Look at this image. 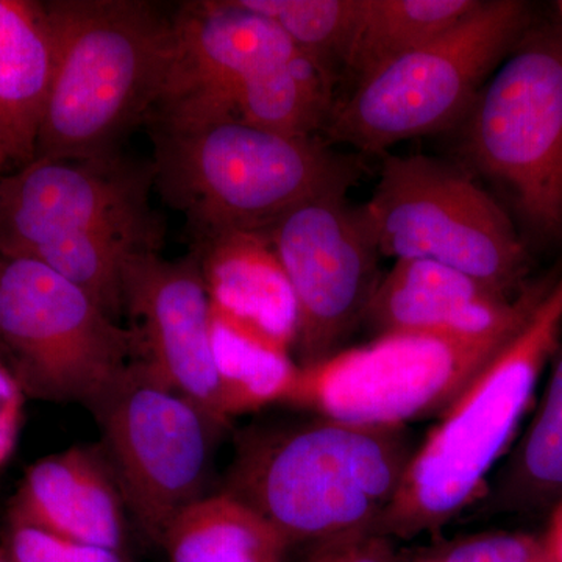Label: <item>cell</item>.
Returning <instances> with one entry per match:
<instances>
[{
    "label": "cell",
    "instance_id": "obj_29",
    "mask_svg": "<svg viewBox=\"0 0 562 562\" xmlns=\"http://www.w3.org/2000/svg\"><path fill=\"white\" fill-rule=\"evenodd\" d=\"M541 539L549 562H562V502L550 509L549 525Z\"/></svg>",
    "mask_w": 562,
    "mask_h": 562
},
{
    "label": "cell",
    "instance_id": "obj_14",
    "mask_svg": "<svg viewBox=\"0 0 562 562\" xmlns=\"http://www.w3.org/2000/svg\"><path fill=\"white\" fill-rule=\"evenodd\" d=\"M122 310L136 344V361L198 403L222 427L220 384L211 347V305L198 258L166 260L139 251L125 262Z\"/></svg>",
    "mask_w": 562,
    "mask_h": 562
},
{
    "label": "cell",
    "instance_id": "obj_1",
    "mask_svg": "<svg viewBox=\"0 0 562 562\" xmlns=\"http://www.w3.org/2000/svg\"><path fill=\"white\" fill-rule=\"evenodd\" d=\"M417 446L405 425L316 416L241 435L224 492L265 517L288 546L375 528Z\"/></svg>",
    "mask_w": 562,
    "mask_h": 562
},
{
    "label": "cell",
    "instance_id": "obj_19",
    "mask_svg": "<svg viewBox=\"0 0 562 562\" xmlns=\"http://www.w3.org/2000/svg\"><path fill=\"white\" fill-rule=\"evenodd\" d=\"M562 502V342L538 412L480 501L483 513H530Z\"/></svg>",
    "mask_w": 562,
    "mask_h": 562
},
{
    "label": "cell",
    "instance_id": "obj_8",
    "mask_svg": "<svg viewBox=\"0 0 562 562\" xmlns=\"http://www.w3.org/2000/svg\"><path fill=\"white\" fill-rule=\"evenodd\" d=\"M0 350L27 398L90 409L136 360L132 331L31 258L0 251Z\"/></svg>",
    "mask_w": 562,
    "mask_h": 562
},
{
    "label": "cell",
    "instance_id": "obj_26",
    "mask_svg": "<svg viewBox=\"0 0 562 562\" xmlns=\"http://www.w3.org/2000/svg\"><path fill=\"white\" fill-rule=\"evenodd\" d=\"M436 562H549L541 538L522 532L473 536L435 558Z\"/></svg>",
    "mask_w": 562,
    "mask_h": 562
},
{
    "label": "cell",
    "instance_id": "obj_11",
    "mask_svg": "<svg viewBox=\"0 0 562 562\" xmlns=\"http://www.w3.org/2000/svg\"><path fill=\"white\" fill-rule=\"evenodd\" d=\"M151 165L121 154L35 158L0 179V251L43 261L85 236L133 238L160 251L165 227L151 210Z\"/></svg>",
    "mask_w": 562,
    "mask_h": 562
},
{
    "label": "cell",
    "instance_id": "obj_13",
    "mask_svg": "<svg viewBox=\"0 0 562 562\" xmlns=\"http://www.w3.org/2000/svg\"><path fill=\"white\" fill-rule=\"evenodd\" d=\"M173 25L171 66L149 125L235 120L247 85L301 54L276 22L243 0L183 3L173 13Z\"/></svg>",
    "mask_w": 562,
    "mask_h": 562
},
{
    "label": "cell",
    "instance_id": "obj_24",
    "mask_svg": "<svg viewBox=\"0 0 562 562\" xmlns=\"http://www.w3.org/2000/svg\"><path fill=\"white\" fill-rule=\"evenodd\" d=\"M286 33L295 47L335 79L361 0H243Z\"/></svg>",
    "mask_w": 562,
    "mask_h": 562
},
{
    "label": "cell",
    "instance_id": "obj_12",
    "mask_svg": "<svg viewBox=\"0 0 562 562\" xmlns=\"http://www.w3.org/2000/svg\"><path fill=\"white\" fill-rule=\"evenodd\" d=\"M325 192L288 211L268 231L295 306L299 368L327 360L364 321L379 284V254L361 205Z\"/></svg>",
    "mask_w": 562,
    "mask_h": 562
},
{
    "label": "cell",
    "instance_id": "obj_5",
    "mask_svg": "<svg viewBox=\"0 0 562 562\" xmlns=\"http://www.w3.org/2000/svg\"><path fill=\"white\" fill-rule=\"evenodd\" d=\"M532 25L530 3L480 0L430 43L355 85L324 133L364 154L458 128L492 74Z\"/></svg>",
    "mask_w": 562,
    "mask_h": 562
},
{
    "label": "cell",
    "instance_id": "obj_2",
    "mask_svg": "<svg viewBox=\"0 0 562 562\" xmlns=\"http://www.w3.org/2000/svg\"><path fill=\"white\" fill-rule=\"evenodd\" d=\"M46 9L55 68L35 158L120 154L124 136L149 121L160 101L173 13L147 0H49Z\"/></svg>",
    "mask_w": 562,
    "mask_h": 562
},
{
    "label": "cell",
    "instance_id": "obj_16",
    "mask_svg": "<svg viewBox=\"0 0 562 562\" xmlns=\"http://www.w3.org/2000/svg\"><path fill=\"white\" fill-rule=\"evenodd\" d=\"M9 527L127 553V508L101 446H74L32 464L10 501Z\"/></svg>",
    "mask_w": 562,
    "mask_h": 562
},
{
    "label": "cell",
    "instance_id": "obj_3",
    "mask_svg": "<svg viewBox=\"0 0 562 562\" xmlns=\"http://www.w3.org/2000/svg\"><path fill=\"white\" fill-rule=\"evenodd\" d=\"M561 342L562 271L519 331L417 447L397 497L373 530L386 538H414L439 530L482 501L487 476L508 450Z\"/></svg>",
    "mask_w": 562,
    "mask_h": 562
},
{
    "label": "cell",
    "instance_id": "obj_18",
    "mask_svg": "<svg viewBox=\"0 0 562 562\" xmlns=\"http://www.w3.org/2000/svg\"><path fill=\"white\" fill-rule=\"evenodd\" d=\"M54 68L46 2L0 0V143L18 168L35 158Z\"/></svg>",
    "mask_w": 562,
    "mask_h": 562
},
{
    "label": "cell",
    "instance_id": "obj_25",
    "mask_svg": "<svg viewBox=\"0 0 562 562\" xmlns=\"http://www.w3.org/2000/svg\"><path fill=\"white\" fill-rule=\"evenodd\" d=\"M2 550L9 562H132L127 553L85 546L32 527H9Z\"/></svg>",
    "mask_w": 562,
    "mask_h": 562
},
{
    "label": "cell",
    "instance_id": "obj_9",
    "mask_svg": "<svg viewBox=\"0 0 562 562\" xmlns=\"http://www.w3.org/2000/svg\"><path fill=\"white\" fill-rule=\"evenodd\" d=\"M90 412L128 519L147 542L161 546L176 517L205 497L224 427L136 360Z\"/></svg>",
    "mask_w": 562,
    "mask_h": 562
},
{
    "label": "cell",
    "instance_id": "obj_28",
    "mask_svg": "<svg viewBox=\"0 0 562 562\" xmlns=\"http://www.w3.org/2000/svg\"><path fill=\"white\" fill-rule=\"evenodd\" d=\"M27 395L0 350V471L9 464L20 439Z\"/></svg>",
    "mask_w": 562,
    "mask_h": 562
},
{
    "label": "cell",
    "instance_id": "obj_7",
    "mask_svg": "<svg viewBox=\"0 0 562 562\" xmlns=\"http://www.w3.org/2000/svg\"><path fill=\"white\" fill-rule=\"evenodd\" d=\"M362 214L379 254L468 273L506 297L522 292L527 249L501 203L457 166L386 155Z\"/></svg>",
    "mask_w": 562,
    "mask_h": 562
},
{
    "label": "cell",
    "instance_id": "obj_17",
    "mask_svg": "<svg viewBox=\"0 0 562 562\" xmlns=\"http://www.w3.org/2000/svg\"><path fill=\"white\" fill-rule=\"evenodd\" d=\"M213 312L294 349L297 306L286 272L262 232H224L194 241Z\"/></svg>",
    "mask_w": 562,
    "mask_h": 562
},
{
    "label": "cell",
    "instance_id": "obj_10",
    "mask_svg": "<svg viewBox=\"0 0 562 562\" xmlns=\"http://www.w3.org/2000/svg\"><path fill=\"white\" fill-rule=\"evenodd\" d=\"M522 325L486 336H380L301 368L286 403L330 419L392 427L443 414Z\"/></svg>",
    "mask_w": 562,
    "mask_h": 562
},
{
    "label": "cell",
    "instance_id": "obj_15",
    "mask_svg": "<svg viewBox=\"0 0 562 562\" xmlns=\"http://www.w3.org/2000/svg\"><path fill=\"white\" fill-rule=\"evenodd\" d=\"M552 280V279H550ZM550 281L506 297L468 273L428 260H394L364 321L380 336H486L522 325Z\"/></svg>",
    "mask_w": 562,
    "mask_h": 562
},
{
    "label": "cell",
    "instance_id": "obj_27",
    "mask_svg": "<svg viewBox=\"0 0 562 562\" xmlns=\"http://www.w3.org/2000/svg\"><path fill=\"white\" fill-rule=\"evenodd\" d=\"M313 546L305 562H395L391 538L372 528L344 532Z\"/></svg>",
    "mask_w": 562,
    "mask_h": 562
},
{
    "label": "cell",
    "instance_id": "obj_22",
    "mask_svg": "<svg viewBox=\"0 0 562 562\" xmlns=\"http://www.w3.org/2000/svg\"><path fill=\"white\" fill-rule=\"evenodd\" d=\"M211 347L227 422L271 403H286L301 368L290 350L211 310Z\"/></svg>",
    "mask_w": 562,
    "mask_h": 562
},
{
    "label": "cell",
    "instance_id": "obj_21",
    "mask_svg": "<svg viewBox=\"0 0 562 562\" xmlns=\"http://www.w3.org/2000/svg\"><path fill=\"white\" fill-rule=\"evenodd\" d=\"M480 0H361L341 69L355 85L430 43Z\"/></svg>",
    "mask_w": 562,
    "mask_h": 562
},
{
    "label": "cell",
    "instance_id": "obj_33",
    "mask_svg": "<svg viewBox=\"0 0 562 562\" xmlns=\"http://www.w3.org/2000/svg\"><path fill=\"white\" fill-rule=\"evenodd\" d=\"M422 562H436L435 560L422 561Z\"/></svg>",
    "mask_w": 562,
    "mask_h": 562
},
{
    "label": "cell",
    "instance_id": "obj_4",
    "mask_svg": "<svg viewBox=\"0 0 562 562\" xmlns=\"http://www.w3.org/2000/svg\"><path fill=\"white\" fill-rule=\"evenodd\" d=\"M154 187L190 224L194 241L224 232H266L301 203L349 190L358 165L314 138L238 120L150 125Z\"/></svg>",
    "mask_w": 562,
    "mask_h": 562
},
{
    "label": "cell",
    "instance_id": "obj_23",
    "mask_svg": "<svg viewBox=\"0 0 562 562\" xmlns=\"http://www.w3.org/2000/svg\"><path fill=\"white\" fill-rule=\"evenodd\" d=\"M333 77L306 55L266 70L239 95L235 120L292 138L324 132L333 105Z\"/></svg>",
    "mask_w": 562,
    "mask_h": 562
},
{
    "label": "cell",
    "instance_id": "obj_31",
    "mask_svg": "<svg viewBox=\"0 0 562 562\" xmlns=\"http://www.w3.org/2000/svg\"><path fill=\"white\" fill-rule=\"evenodd\" d=\"M557 9H558V13H560V22H561V25H562V2H558L557 3Z\"/></svg>",
    "mask_w": 562,
    "mask_h": 562
},
{
    "label": "cell",
    "instance_id": "obj_32",
    "mask_svg": "<svg viewBox=\"0 0 562 562\" xmlns=\"http://www.w3.org/2000/svg\"><path fill=\"white\" fill-rule=\"evenodd\" d=\"M0 562H9V560H7L5 553H3L2 549H0Z\"/></svg>",
    "mask_w": 562,
    "mask_h": 562
},
{
    "label": "cell",
    "instance_id": "obj_6",
    "mask_svg": "<svg viewBox=\"0 0 562 562\" xmlns=\"http://www.w3.org/2000/svg\"><path fill=\"white\" fill-rule=\"evenodd\" d=\"M465 161L508 192L532 235L562 238V25H532L460 127Z\"/></svg>",
    "mask_w": 562,
    "mask_h": 562
},
{
    "label": "cell",
    "instance_id": "obj_20",
    "mask_svg": "<svg viewBox=\"0 0 562 562\" xmlns=\"http://www.w3.org/2000/svg\"><path fill=\"white\" fill-rule=\"evenodd\" d=\"M160 547L169 562H283L290 549L265 517L224 491L180 513Z\"/></svg>",
    "mask_w": 562,
    "mask_h": 562
},
{
    "label": "cell",
    "instance_id": "obj_30",
    "mask_svg": "<svg viewBox=\"0 0 562 562\" xmlns=\"http://www.w3.org/2000/svg\"><path fill=\"white\" fill-rule=\"evenodd\" d=\"M10 158L9 155H7V150L3 149L2 143H0V179H2V171L3 168H5L7 165H9Z\"/></svg>",
    "mask_w": 562,
    "mask_h": 562
}]
</instances>
